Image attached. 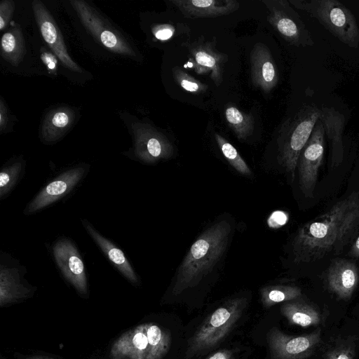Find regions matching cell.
Instances as JSON below:
<instances>
[{"label": "cell", "mask_w": 359, "mask_h": 359, "mask_svg": "<svg viewBox=\"0 0 359 359\" xmlns=\"http://www.w3.org/2000/svg\"><path fill=\"white\" fill-rule=\"evenodd\" d=\"M250 78L253 86L264 93L271 91L278 84L279 74L267 46L255 43L250 55Z\"/></svg>", "instance_id": "e0dca14e"}, {"label": "cell", "mask_w": 359, "mask_h": 359, "mask_svg": "<svg viewBox=\"0 0 359 359\" xmlns=\"http://www.w3.org/2000/svg\"><path fill=\"white\" fill-rule=\"evenodd\" d=\"M70 4L84 27L105 48L117 54L137 56L130 43L88 4L81 0H72Z\"/></svg>", "instance_id": "8992f818"}, {"label": "cell", "mask_w": 359, "mask_h": 359, "mask_svg": "<svg viewBox=\"0 0 359 359\" xmlns=\"http://www.w3.org/2000/svg\"><path fill=\"white\" fill-rule=\"evenodd\" d=\"M75 118V112L69 107H60L50 110L42 121L41 140L45 144L58 142L72 128Z\"/></svg>", "instance_id": "7402d4cb"}, {"label": "cell", "mask_w": 359, "mask_h": 359, "mask_svg": "<svg viewBox=\"0 0 359 359\" xmlns=\"http://www.w3.org/2000/svg\"><path fill=\"white\" fill-rule=\"evenodd\" d=\"M15 4L11 0H4L0 3V29L4 30L12 18Z\"/></svg>", "instance_id": "1f68e13d"}, {"label": "cell", "mask_w": 359, "mask_h": 359, "mask_svg": "<svg viewBox=\"0 0 359 359\" xmlns=\"http://www.w3.org/2000/svg\"><path fill=\"white\" fill-rule=\"evenodd\" d=\"M8 121V109L2 100L0 101V130L2 132L7 126Z\"/></svg>", "instance_id": "d590c367"}, {"label": "cell", "mask_w": 359, "mask_h": 359, "mask_svg": "<svg viewBox=\"0 0 359 359\" xmlns=\"http://www.w3.org/2000/svg\"><path fill=\"white\" fill-rule=\"evenodd\" d=\"M18 262L6 253L1 252L0 305L1 307L27 298L31 294L29 285L25 283L26 271Z\"/></svg>", "instance_id": "9a60e30c"}, {"label": "cell", "mask_w": 359, "mask_h": 359, "mask_svg": "<svg viewBox=\"0 0 359 359\" xmlns=\"http://www.w3.org/2000/svg\"><path fill=\"white\" fill-rule=\"evenodd\" d=\"M294 8L316 19L340 41L351 48L359 46V28L354 15L337 0H289Z\"/></svg>", "instance_id": "5b68a950"}, {"label": "cell", "mask_w": 359, "mask_h": 359, "mask_svg": "<svg viewBox=\"0 0 359 359\" xmlns=\"http://www.w3.org/2000/svg\"><path fill=\"white\" fill-rule=\"evenodd\" d=\"M154 36L161 41H165L171 39L176 32L175 26L169 24L155 25L152 28Z\"/></svg>", "instance_id": "d6a6232c"}, {"label": "cell", "mask_w": 359, "mask_h": 359, "mask_svg": "<svg viewBox=\"0 0 359 359\" xmlns=\"http://www.w3.org/2000/svg\"><path fill=\"white\" fill-rule=\"evenodd\" d=\"M25 161L18 158L5 165L0 172V200L4 199L22 177Z\"/></svg>", "instance_id": "83f0119b"}, {"label": "cell", "mask_w": 359, "mask_h": 359, "mask_svg": "<svg viewBox=\"0 0 359 359\" xmlns=\"http://www.w3.org/2000/svg\"><path fill=\"white\" fill-rule=\"evenodd\" d=\"M185 18L195 19L229 15L239 8L236 0H172Z\"/></svg>", "instance_id": "ac0fdd59"}, {"label": "cell", "mask_w": 359, "mask_h": 359, "mask_svg": "<svg viewBox=\"0 0 359 359\" xmlns=\"http://www.w3.org/2000/svg\"><path fill=\"white\" fill-rule=\"evenodd\" d=\"M325 130L321 122L316 123L311 135L298 158L299 182L304 195L313 198L318 171L325 152Z\"/></svg>", "instance_id": "9c48e42d"}, {"label": "cell", "mask_w": 359, "mask_h": 359, "mask_svg": "<svg viewBox=\"0 0 359 359\" xmlns=\"http://www.w3.org/2000/svg\"><path fill=\"white\" fill-rule=\"evenodd\" d=\"M205 359H236L232 351L226 348L219 349L208 355Z\"/></svg>", "instance_id": "e575fe53"}, {"label": "cell", "mask_w": 359, "mask_h": 359, "mask_svg": "<svg viewBox=\"0 0 359 359\" xmlns=\"http://www.w3.org/2000/svg\"><path fill=\"white\" fill-rule=\"evenodd\" d=\"M182 45L189 51V60L195 72L208 75L216 86H220L228 55L216 48L215 39L208 41L201 36L193 42L186 41Z\"/></svg>", "instance_id": "7c38bea8"}, {"label": "cell", "mask_w": 359, "mask_h": 359, "mask_svg": "<svg viewBox=\"0 0 359 359\" xmlns=\"http://www.w3.org/2000/svg\"><path fill=\"white\" fill-rule=\"evenodd\" d=\"M134 158L142 163L152 164L167 160L174 155L172 144L161 132L151 125L135 123L132 126Z\"/></svg>", "instance_id": "30bf717a"}, {"label": "cell", "mask_w": 359, "mask_h": 359, "mask_svg": "<svg viewBox=\"0 0 359 359\" xmlns=\"http://www.w3.org/2000/svg\"><path fill=\"white\" fill-rule=\"evenodd\" d=\"M248 305L244 296L230 298L212 311L189 339L185 358L190 359L218 346L236 326Z\"/></svg>", "instance_id": "3957f363"}, {"label": "cell", "mask_w": 359, "mask_h": 359, "mask_svg": "<svg viewBox=\"0 0 359 359\" xmlns=\"http://www.w3.org/2000/svg\"><path fill=\"white\" fill-rule=\"evenodd\" d=\"M88 168V165L80 164L60 172L30 201L24 214L29 215L36 213L61 199L81 182Z\"/></svg>", "instance_id": "8fae6325"}, {"label": "cell", "mask_w": 359, "mask_h": 359, "mask_svg": "<svg viewBox=\"0 0 359 359\" xmlns=\"http://www.w3.org/2000/svg\"><path fill=\"white\" fill-rule=\"evenodd\" d=\"M41 60L50 72H55L57 67V60L52 53L44 51L41 55Z\"/></svg>", "instance_id": "836d02e7"}, {"label": "cell", "mask_w": 359, "mask_h": 359, "mask_svg": "<svg viewBox=\"0 0 359 359\" xmlns=\"http://www.w3.org/2000/svg\"><path fill=\"white\" fill-rule=\"evenodd\" d=\"M172 72L175 82L188 92L200 94L204 93L208 90L207 84L196 79L179 66L174 67Z\"/></svg>", "instance_id": "f546056e"}, {"label": "cell", "mask_w": 359, "mask_h": 359, "mask_svg": "<svg viewBox=\"0 0 359 359\" xmlns=\"http://www.w3.org/2000/svg\"><path fill=\"white\" fill-rule=\"evenodd\" d=\"M348 255L352 257L359 258V234L353 241Z\"/></svg>", "instance_id": "8d00e7d4"}, {"label": "cell", "mask_w": 359, "mask_h": 359, "mask_svg": "<svg viewBox=\"0 0 359 359\" xmlns=\"http://www.w3.org/2000/svg\"><path fill=\"white\" fill-rule=\"evenodd\" d=\"M260 301L264 308H270L280 303H285L300 298V287L290 285H269L259 290Z\"/></svg>", "instance_id": "484cf974"}, {"label": "cell", "mask_w": 359, "mask_h": 359, "mask_svg": "<svg viewBox=\"0 0 359 359\" xmlns=\"http://www.w3.org/2000/svg\"><path fill=\"white\" fill-rule=\"evenodd\" d=\"M145 326L149 346L146 359H163L171 346L170 332L153 323H145Z\"/></svg>", "instance_id": "d4e9b609"}, {"label": "cell", "mask_w": 359, "mask_h": 359, "mask_svg": "<svg viewBox=\"0 0 359 359\" xmlns=\"http://www.w3.org/2000/svg\"><path fill=\"white\" fill-rule=\"evenodd\" d=\"M148 339L145 323L123 333L112 345L111 359H146Z\"/></svg>", "instance_id": "d6986e66"}, {"label": "cell", "mask_w": 359, "mask_h": 359, "mask_svg": "<svg viewBox=\"0 0 359 359\" xmlns=\"http://www.w3.org/2000/svg\"><path fill=\"white\" fill-rule=\"evenodd\" d=\"M1 50L4 59L13 67H18L22 62L26 50L23 34L18 24L3 34Z\"/></svg>", "instance_id": "cb8c5ba5"}, {"label": "cell", "mask_w": 359, "mask_h": 359, "mask_svg": "<svg viewBox=\"0 0 359 359\" xmlns=\"http://www.w3.org/2000/svg\"><path fill=\"white\" fill-rule=\"evenodd\" d=\"M325 274L327 288L340 299H349L359 283L358 266L346 259L332 260Z\"/></svg>", "instance_id": "2e32d148"}, {"label": "cell", "mask_w": 359, "mask_h": 359, "mask_svg": "<svg viewBox=\"0 0 359 359\" xmlns=\"http://www.w3.org/2000/svg\"><path fill=\"white\" fill-rule=\"evenodd\" d=\"M354 355L353 346L341 341L329 348L325 353L323 359H354Z\"/></svg>", "instance_id": "4dcf8cb0"}, {"label": "cell", "mask_w": 359, "mask_h": 359, "mask_svg": "<svg viewBox=\"0 0 359 359\" xmlns=\"http://www.w3.org/2000/svg\"><path fill=\"white\" fill-rule=\"evenodd\" d=\"M216 142L223 156L229 163L240 174L251 176L252 172L237 149L224 137L218 133L215 134Z\"/></svg>", "instance_id": "f1b7e54d"}, {"label": "cell", "mask_w": 359, "mask_h": 359, "mask_svg": "<svg viewBox=\"0 0 359 359\" xmlns=\"http://www.w3.org/2000/svg\"><path fill=\"white\" fill-rule=\"evenodd\" d=\"M224 115L229 127L240 141H245L252 135L255 118L252 114L241 111L235 106H229Z\"/></svg>", "instance_id": "4316f807"}, {"label": "cell", "mask_w": 359, "mask_h": 359, "mask_svg": "<svg viewBox=\"0 0 359 359\" xmlns=\"http://www.w3.org/2000/svg\"><path fill=\"white\" fill-rule=\"evenodd\" d=\"M53 254L65 278L80 294H88L84 264L74 243L68 238H60L53 245Z\"/></svg>", "instance_id": "4fadbf2b"}, {"label": "cell", "mask_w": 359, "mask_h": 359, "mask_svg": "<svg viewBox=\"0 0 359 359\" xmlns=\"http://www.w3.org/2000/svg\"><path fill=\"white\" fill-rule=\"evenodd\" d=\"M81 223L88 235L118 271L132 284H139L138 277L123 252L104 237L88 220L82 219Z\"/></svg>", "instance_id": "44dd1931"}, {"label": "cell", "mask_w": 359, "mask_h": 359, "mask_svg": "<svg viewBox=\"0 0 359 359\" xmlns=\"http://www.w3.org/2000/svg\"><path fill=\"white\" fill-rule=\"evenodd\" d=\"M28 359H50V358H41V357H33Z\"/></svg>", "instance_id": "74e56055"}, {"label": "cell", "mask_w": 359, "mask_h": 359, "mask_svg": "<svg viewBox=\"0 0 359 359\" xmlns=\"http://www.w3.org/2000/svg\"><path fill=\"white\" fill-rule=\"evenodd\" d=\"M262 2L269 10L268 22L286 41L298 47L314 44L310 32L288 1L263 0Z\"/></svg>", "instance_id": "52a82bcc"}, {"label": "cell", "mask_w": 359, "mask_h": 359, "mask_svg": "<svg viewBox=\"0 0 359 359\" xmlns=\"http://www.w3.org/2000/svg\"><path fill=\"white\" fill-rule=\"evenodd\" d=\"M320 340V328L306 334L290 335L273 327L266 334L271 359H306L314 353Z\"/></svg>", "instance_id": "ba28073f"}, {"label": "cell", "mask_w": 359, "mask_h": 359, "mask_svg": "<svg viewBox=\"0 0 359 359\" xmlns=\"http://www.w3.org/2000/svg\"><path fill=\"white\" fill-rule=\"evenodd\" d=\"M32 8L41 34L55 55L68 69L81 73L83 70L69 55L62 33L45 5L39 0H34Z\"/></svg>", "instance_id": "5bb4252c"}, {"label": "cell", "mask_w": 359, "mask_h": 359, "mask_svg": "<svg viewBox=\"0 0 359 359\" xmlns=\"http://www.w3.org/2000/svg\"><path fill=\"white\" fill-rule=\"evenodd\" d=\"M280 313L290 325L304 328L316 326L322 320L320 312L300 298L282 304Z\"/></svg>", "instance_id": "603a6c76"}, {"label": "cell", "mask_w": 359, "mask_h": 359, "mask_svg": "<svg viewBox=\"0 0 359 359\" xmlns=\"http://www.w3.org/2000/svg\"><path fill=\"white\" fill-rule=\"evenodd\" d=\"M320 109L314 104L304 105L281 126L278 144V161L292 182L301 151L309 141L319 119Z\"/></svg>", "instance_id": "277c9868"}, {"label": "cell", "mask_w": 359, "mask_h": 359, "mask_svg": "<svg viewBox=\"0 0 359 359\" xmlns=\"http://www.w3.org/2000/svg\"><path fill=\"white\" fill-rule=\"evenodd\" d=\"M324 128L331 149V167H338L344 159V116L334 108L323 107L318 119Z\"/></svg>", "instance_id": "ffe728a7"}, {"label": "cell", "mask_w": 359, "mask_h": 359, "mask_svg": "<svg viewBox=\"0 0 359 359\" xmlns=\"http://www.w3.org/2000/svg\"><path fill=\"white\" fill-rule=\"evenodd\" d=\"M229 215L219 216L192 243L177 268L171 292L175 296L196 289L222 269L235 231Z\"/></svg>", "instance_id": "7a4b0ae2"}, {"label": "cell", "mask_w": 359, "mask_h": 359, "mask_svg": "<svg viewBox=\"0 0 359 359\" xmlns=\"http://www.w3.org/2000/svg\"><path fill=\"white\" fill-rule=\"evenodd\" d=\"M358 230L359 191H354L297 230L290 247L292 262L310 263L338 255L355 240Z\"/></svg>", "instance_id": "6da1fadb"}]
</instances>
